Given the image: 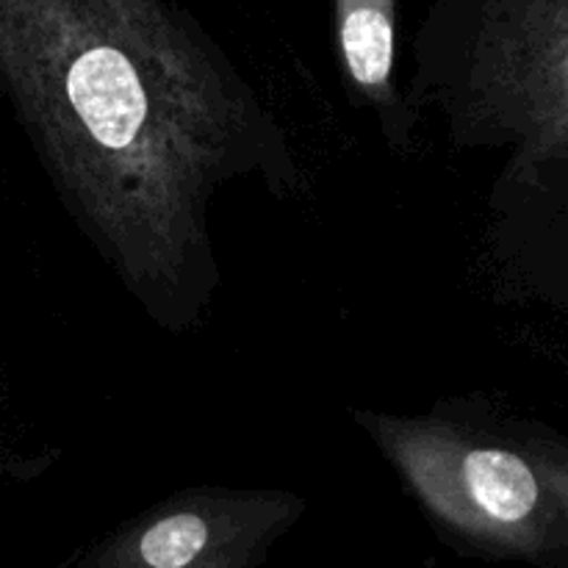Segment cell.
Masks as SVG:
<instances>
[{"mask_svg": "<svg viewBox=\"0 0 568 568\" xmlns=\"http://www.w3.org/2000/svg\"><path fill=\"white\" fill-rule=\"evenodd\" d=\"M55 453L37 455V458H9L0 460V477H33L53 464Z\"/></svg>", "mask_w": 568, "mask_h": 568, "instance_id": "obj_6", "label": "cell"}, {"mask_svg": "<svg viewBox=\"0 0 568 568\" xmlns=\"http://www.w3.org/2000/svg\"><path fill=\"white\" fill-rule=\"evenodd\" d=\"M303 510L283 488H186L120 527L81 568H250Z\"/></svg>", "mask_w": 568, "mask_h": 568, "instance_id": "obj_3", "label": "cell"}, {"mask_svg": "<svg viewBox=\"0 0 568 568\" xmlns=\"http://www.w3.org/2000/svg\"><path fill=\"white\" fill-rule=\"evenodd\" d=\"M514 438L521 444V449L530 455L536 469L541 471L544 483H547V488L552 491L568 530V444L547 436V433H538V436L536 433H521V436Z\"/></svg>", "mask_w": 568, "mask_h": 568, "instance_id": "obj_5", "label": "cell"}, {"mask_svg": "<svg viewBox=\"0 0 568 568\" xmlns=\"http://www.w3.org/2000/svg\"><path fill=\"white\" fill-rule=\"evenodd\" d=\"M0 98L83 242L161 333L225 283L211 211L308 194L286 125L178 0H0Z\"/></svg>", "mask_w": 568, "mask_h": 568, "instance_id": "obj_1", "label": "cell"}, {"mask_svg": "<svg viewBox=\"0 0 568 568\" xmlns=\"http://www.w3.org/2000/svg\"><path fill=\"white\" fill-rule=\"evenodd\" d=\"M397 0H333V39L349 92L394 153H414L422 116L397 81Z\"/></svg>", "mask_w": 568, "mask_h": 568, "instance_id": "obj_4", "label": "cell"}, {"mask_svg": "<svg viewBox=\"0 0 568 568\" xmlns=\"http://www.w3.org/2000/svg\"><path fill=\"white\" fill-rule=\"evenodd\" d=\"M422 508L480 547L541 555L568 541L566 521L541 471L514 436L488 427L483 410L438 399L430 414L353 408Z\"/></svg>", "mask_w": 568, "mask_h": 568, "instance_id": "obj_2", "label": "cell"}]
</instances>
